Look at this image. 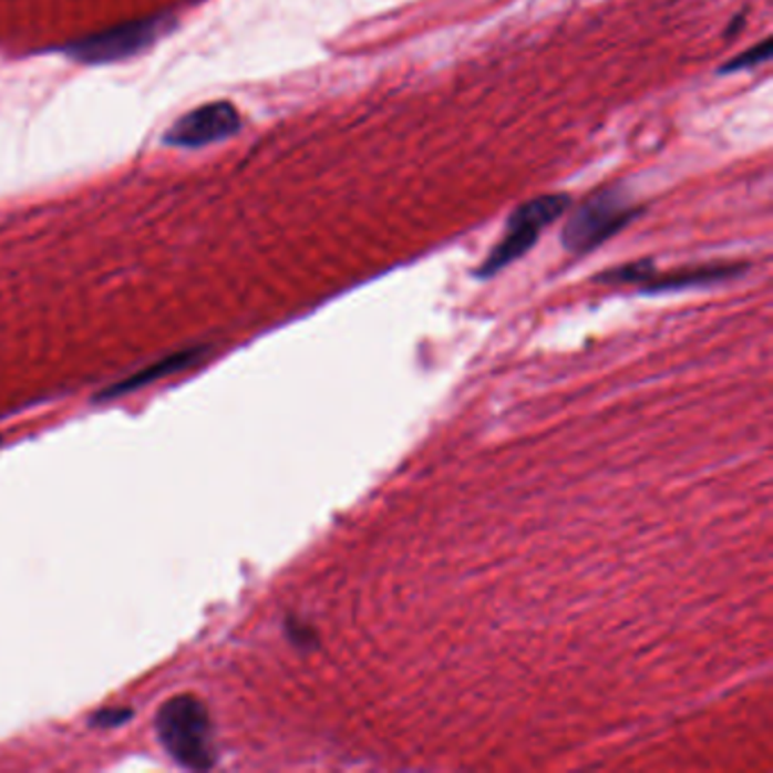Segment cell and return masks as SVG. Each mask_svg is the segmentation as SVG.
Returning <instances> with one entry per match:
<instances>
[{"mask_svg": "<svg viewBox=\"0 0 773 773\" xmlns=\"http://www.w3.org/2000/svg\"><path fill=\"white\" fill-rule=\"evenodd\" d=\"M155 733L164 751L186 769H209L216 762L212 717L198 697L179 694L155 714Z\"/></svg>", "mask_w": 773, "mask_h": 773, "instance_id": "cell-1", "label": "cell"}, {"mask_svg": "<svg viewBox=\"0 0 773 773\" xmlns=\"http://www.w3.org/2000/svg\"><path fill=\"white\" fill-rule=\"evenodd\" d=\"M130 717H132V710H127V708H105L91 717V723L93 726L114 729V726H121V723H125Z\"/></svg>", "mask_w": 773, "mask_h": 773, "instance_id": "cell-9", "label": "cell"}, {"mask_svg": "<svg viewBox=\"0 0 773 773\" xmlns=\"http://www.w3.org/2000/svg\"><path fill=\"white\" fill-rule=\"evenodd\" d=\"M162 32H164V21H157V19L134 21V23L105 30L101 34H93L89 39H82L69 45L66 53L71 55V60L86 62V64L118 62L146 51L148 45L157 41Z\"/></svg>", "mask_w": 773, "mask_h": 773, "instance_id": "cell-5", "label": "cell"}, {"mask_svg": "<svg viewBox=\"0 0 773 773\" xmlns=\"http://www.w3.org/2000/svg\"><path fill=\"white\" fill-rule=\"evenodd\" d=\"M240 130V116L231 103H209L179 116L164 141L175 148H203L225 141Z\"/></svg>", "mask_w": 773, "mask_h": 773, "instance_id": "cell-6", "label": "cell"}, {"mask_svg": "<svg viewBox=\"0 0 773 773\" xmlns=\"http://www.w3.org/2000/svg\"><path fill=\"white\" fill-rule=\"evenodd\" d=\"M746 268H749L746 264H710V266L683 268V270H673V272H656L649 261H638L631 266H621L617 270L604 272L597 277V281L636 284L647 293H662V291H681V288L710 286L717 281L735 279Z\"/></svg>", "mask_w": 773, "mask_h": 773, "instance_id": "cell-4", "label": "cell"}, {"mask_svg": "<svg viewBox=\"0 0 773 773\" xmlns=\"http://www.w3.org/2000/svg\"><path fill=\"white\" fill-rule=\"evenodd\" d=\"M771 48H773V41L766 37L762 43L749 48V51H744L742 55H738L735 60H731L729 64H723L721 66V73H733V71H742V69H751L755 64H762L771 58Z\"/></svg>", "mask_w": 773, "mask_h": 773, "instance_id": "cell-8", "label": "cell"}, {"mask_svg": "<svg viewBox=\"0 0 773 773\" xmlns=\"http://www.w3.org/2000/svg\"><path fill=\"white\" fill-rule=\"evenodd\" d=\"M640 212V207H633V200L623 186H601L571 212L563 227V246L571 255L597 250Z\"/></svg>", "mask_w": 773, "mask_h": 773, "instance_id": "cell-2", "label": "cell"}, {"mask_svg": "<svg viewBox=\"0 0 773 773\" xmlns=\"http://www.w3.org/2000/svg\"><path fill=\"white\" fill-rule=\"evenodd\" d=\"M205 352H207L205 348H190V350H179V352H175V354H168V357H164L162 361L153 363L151 368H143V370L130 374L127 379H123V381L110 385V389H105V391L99 395V402L127 395V393H132V391L143 389V385L155 383V381H159V379H164V377H171L173 372L186 370L188 365L196 363Z\"/></svg>", "mask_w": 773, "mask_h": 773, "instance_id": "cell-7", "label": "cell"}, {"mask_svg": "<svg viewBox=\"0 0 773 773\" xmlns=\"http://www.w3.org/2000/svg\"><path fill=\"white\" fill-rule=\"evenodd\" d=\"M571 200L565 193H549V196H540L519 205L511 218L508 229L504 238L493 248L488 259L481 264L476 270V277L488 279L497 275L499 270L508 268L513 261L524 257L530 248L536 246V240L545 227H549L554 220L567 214Z\"/></svg>", "mask_w": 773, "mask_h": 773, "instance_id": "cell-3", "label": "cell"}]
</instances>
